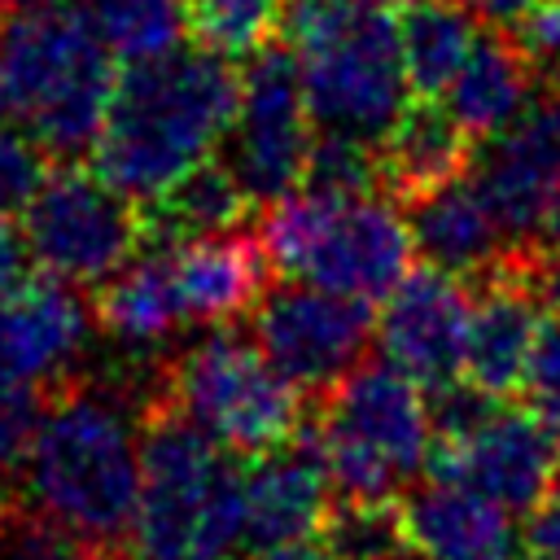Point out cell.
Returning a JSON list of instances; mask_svg holds the SVG:
<instances>
[{
  "label": "cell",
  "mask_w": 560,
  "mask_h": 560,
  "mask_svg": "<svg viewBox=\"0 0 560 560\" xmlns=\"http://www.w3.org/2000/svg\"><path fill=\"white\" fill-rule=\"evenodd\" d=\"M171 249V276L188 324H228L254 306L267 289L262 241L241 232H214L192 241H162Z\"/></svg>",
  "instance_id": "20"
},
{
  "label": "cell",
  "mask_w": 560,
  "mask_h": 560,
  "mask_svg": "<svg viewBox=\"0 0 560 560\" xmlns=\"http://www.w3.org/2000/svg\"><path fill=\"white\" fill-rule=\"evenodd\" d=\"M477 22H486V26H512L525 9H534L538 0H459Z\"/></svg>",
  "instance_id": "37"
},
{
  "label": "cell",
  "mask_w": 560,
  "mask_h": 560,
  "mask_svg": "<svg viewBox=\"0 0 560 560\" xmlns=\"http://www.w3.org/2000/svg\"><path fill=\"white\" fill-rule=\"evenodd\" d=\"M284 0H188V31L223 57H249L280 26Z\"/></svg>",
  "instance_id": "27"
},
{
  "label": "cell",
  "mask_w": 560,
  "mask_h": 560,
  "mask_svg": "<svg viewBox=\"0 0 560 560\" xmlns=\"http://www.w3.org/2000/svg\"><path fill=\"white\" fill-rule=\"evenodd\" d=\"M376 332L372 306L350 293H332L306 280L262 289L254 302V341L276 372L302 394H324L350 376Z\"/></svg>",
  "instance_id": "12"
},
{
  "label": "cell",
  "mask_w": 560,
  "mask_h": 560,
  "mask_svg": "<svg viewBox=\"0 0 560 560\" xmlns=\"http://www.w3.org/2000/svg\"><path fill=\"white\" fill-rule=\"evenodd\" d=\"M245 542V494L232 451L162 407L140 433L131 560H232Z\"/></svg>",
  "instance_id": "5"
},
{
  "label": "cell",
  "mask_w": 560,
  "mask_h": 560,
  "mask_svg": "<svg viewBox=\"0 0 560 560\" xmlns=\"http://www.w3.org/2000/svg\"><path fill=\"white\" fill-rule=\"evenodd\" d=\"M114 96V57L79 0L0 9V118L26 127L48 158L92 153Z\"/></svg>",
  "instance_id": "3"
},
{
  "label": "cell",
  "mask_w": 560,
  "mask_h": 560,
  "mask_svg": "<svg viewBox=\"0 0 560 560\" xmlns=\"http://www.w3.org/2000/svg\"><path fill=\"white\" fill-rule=\"evenodd\" d=\"M529 262H534V254H512L503 267H494L481 280V293L472 298L464 381H472L490 398L521 389L534 337L542 328V315H538L542 302L529 284Z\"/></svg>",
  "instance_id": "16"
},
{
  "label": "cell",
  "mask_w": 560,
  "mask_h": 560,
  "mask_svg": "<svg viewBox=\"0 0 560 560\" xmlns=\"http://www.w3.org/2000/svg\"><path fill=\"white\" fill-rule=\"evenodd\" d=\"M249 560H341V556L332 551V542L293 538V542H271V547H258Z\"/></svg>",
  "instance_id": "36"
},
{
  "label": "cell",
  "mask_w": 560,
  "mask_h": 560,
  "mask_svg": "<svg viewBox=\"0 0 560 560\" xmlns=\"http://www.w3.org/2000/svg\"><path fill=\"white\" fill-rule=\"evenodd\" d=\"M0 560H109L105 542L70 529L39 508L0 512Z\"/></svg>",
  "instance_id": "28"
},
{
  "label": "cell",
  "mask_w": 560,
  "mask_h": 560,
  "mask_svg": "<svg viewBox=\"0 0 560 560\" xmlns=\"http://www.w3.org/2000/svg\"><path fill=\"white\" fill-rule=\"evenodd\" d=\"M438 101L472 140H490L534 101V66L512 35H499V26L481 31L472 57Z\"/></svg>",
  "instance_id": "23"
},
{
  "label": "cell",
  "mask_w": 560,
  "mask_h": 560,
  "mask_svg": "<svg viewBox=\"0 0 560 560\" xmlns=\"http://www.w3.org/2000/svg\"><path fill=\"white\" fill-rule=\"evenodd\" d=\"M39 398L26 385H0V512L4 499L13 490V481H22L26 468V451L39 424Z\"/></svg>",
  "instance_id": "31"
},
{
  "label": "cell",
  "mask_w": 560,
  "mask_h": 560,
  "mask_svg": "<svg viewBox=\"0 0 560 560\" xmlns=\"http://www.w3.org/2000/svg\"><path fill=\"white\" fill-rule=\"evenodd\" d=\"M92 31L122 66L162 57L188 35V0H79Z\"/></svg>",
  "instance_id": "26"
},
{
  "label": "cell",
  "mask_w": 560,
  "mask_h": 560,
  "mask_svg": "<svg viewBox=\"0 0 560 560\" xmlns=\"http://www.w3.org/2000/svg\"><path fill=\"white\" fill-rule=\"evenodd\" d=\"M472 179L512 254L560 249V88L534 96L512 127L481 140Z\"/></svg>",
  "instance_id": "11"
},
{
  "label": "cell",
  "mask_w": 560,
  "mask_h": 560,
  "mask_svg": "<svg viewBox=\"0 0 560 560\" xmlns=\"http://www.w3.org/2000/svg\"><path fill=\"white\" fill-rule=\"evenodd\" d=\"M402 31V61L411 79V96L438 101L464 61L472 57L481 39V22L459 4V0H411L407 13L398 18Z\"/></svg>",
  "instance_id": "24"
},
{
  "label": "cell",
  "mask_w": 560,
  "mask_h": 560,
  "mask_svg": "<svg viewBox=\"0 0 560 560\" xmlns=\"http://www.w3.org/2000/svg\"><path fill=\"white\" fill-rule=\"evenodd\" d=\"M96 328L127 346V350H158L166 346L184 319V302L171 276V249L158 241V249H136L96 293Z\"/></svg>",
  "instance_id": "21"
},
{
  "label": "cell",
  "mask_w": 560,
  "mask_h": 560,
  "mask_svg": "<svg viewBox=\"0 0 560 560\" xmlns=\"http://www.w3.org/2000/svg\"><path fill=\"white\" fill-rule=\"evenodd\" d=\"M389 4H411V0H389Z\"/></svg>",
  "instance_id": "40"
},
{
  "label": "cell",
  "mask_w": 560,
  "mask_h": 560,
  "mask_svg": "<svg viewBox=\"0 0 560 560\" xmlns=\"http://www.w3.org/2000/svg\"><path fill=\"white\" fill-rule=\"evenodd\" d=\"M18 271H26V241L13 232L9 214H0V280H13Z\"/></svg>",
  "instance_id": "38"
},
{
  "label": "cell",
  "mask_w": 560,
  "mask_h": 560,
  "mask_svg": "<svg viewBox=\"0 0 560 560\" xmlns=\"http://www.w3.org/2000/svg\"><path fill=\"white\" fill-rule=\"evenodd\" d=\"M398 525L402 538L429 560H516L512 512L446 477L416 486L398 512Z\"/></svg>",
  "instance_id": "19"
},
{
  "label": "cell",
  "mask_w": 560,
  "mask_h": 560,
  "mask_svg": "<svg viewBox=\"0 0 560 560\" xmlns=\"http://www.w3.org/2000/svg\"><path fill=\"white\" fill-rule=\"evenodd\" d=\"M280 44L298 57L319 131L376 149L407 114L411 79L389 0H284Z\"/></svg>",
  "instance_id": "4"
},
{
  "label": "cell",
  "mask_w": 560,
  "mask_h": 560,
  "mask_svg": "<svg viewBox=\"0 0 560 560\" xmlns=\"http://www.w3.org/2000/svg\"><path fill=\"white\" fill-rule=\"evenodd\" d=\"M140 433L114 385L70 381L44 411L26 451L31 508L96 542H127L140 503Z\"/></svg>",
  "instance_id": "2"
},
{
  "label": "cell",
  "mask_w": 560,
  "mask_h": 560,
  "mask_svg": "<svg viewBox=\"0 0 560 560\" xmlns=\"http://www.w3.org/2000/svg\"><path fill=\"white\" fill-rule=\"evenodd\" d=\"M376 184H381V171H376V149L372 144L354 140V136H337V131H319L311 140L306 175H302L306 192L359 197V192H372Z\"/></svg>",
  "instance_id": "29"
},
{
  "label": "cell",
  "mask_w": 560,
  "mask_h": 560,
  "mask_svg": "<svg viewBox=\"0 0 560 560\" xmlns=\"http://www.w3.org/2000/svg\"><path fill=\"white\" fill-rule=\"evenodd\" d=\"M298 394L302 389L276 372L262 346L232 324H210V332L188 341L162 376V407L179 411L232 455H258L289 442L302 411Z\"/></svg>",
  "instance_id": "8"
},
{
  "label": "cell",
  "mask_w": 560,
  "mask_h": 560,
  "mask_svg": "<svg viewBox=\"0 0 560 560\" xmlns=\"http://www.w3.org/2000/svg\"><path fill=\"white\" fill-rule=\"evenodd\" d=\"M315 118L289 44L267 39L245 57L236 114L223 136V166L254 206H271L302 188Z\"/></svg>",
  "instance_id": "10"
},
{
  "label": "cell",
  "mask_w": 560,
  "mask_h": 560,
  "mask_svg": "<svg viewBox=\"0 0 560 560\" xmlns=\"http://www.w3.org/2000/svg\"><path fill=\"white\" fill-rule=\"evenodd\" d=\"M433 472L486 494L503 512H534L560 472V433L534 411L494 402L472 429L438 438Z\"/></svg>",
  "instance_id": "13"
},
{
  "label": "cell",
  "mask_w": 560,
  "mask_h": 560,
  "mask_svg": "<svg viewBox=\"0 0 560 560\" xmlns=\"http://www.w3.org/2000/svg\"><path fill=\"white\" fill-rule=\"evenodd\" d=\"M0 9H4V0H0Z\"/></svg>",
  "instance_id": "41"
},
{
  "label": "cell",
  "mask_w": 560,
  "mask_h": 560,
  "mask_svg": "<svg viewBox=\"0 0 560 560\" xmlns=\"http://www.w3.org/2000/svg\"><path fill=\"white\" fill-rule=\"evenodd\" d=\"M236 92L241 70L206 44H179L162 57L131 61L114 79V96L92 144V171L136 206H153L223 144Z\"/></svg>",
  "instance_id": "1"
},
{
  "label": "cell",
  "mask_w": 560,
  "mask_h": 560,
  "mask_svg": "<svg viewBox=\"0 0 560 560\" xmlns=\"http://www.w3.org/2000/svg\"><path fill=\"white\" fill-rule=\"evenodd\" d=\"M241 494H245V542L271 547V542L315 538V529L328 525L332 477L315 442H280L271 451H258L241 468Z\"/></svg>",
  "instance_id": "17"
},
{
  "label": "cell",
  "mask_w": 560,
  "mask_h": 560,
  "mask_svg": "<svg viewBox=\"0 0 560 560\" xmlns=\"http://www.w3.org/2000/svg\"><path fill=\"white\" fill-rule=\"evenodd\" d=\"M508 35L516 39V48L529 57L534 70L560 74V0H538L508 26Z\"/></svg>",
  "instance_id": "33"
},
{
  "label": "cell",
  "mask_w": 560,
  "mask_h": 560,
  "mask_svg": "<svg viewBox=\"0 0 560 560\" xmlns=\"http://www.w3.org/2000/svg\"><path fill=\"white\" fill-rule=\"evenodd\" d=\"M521 394L529 411L560 433V319H547L538 328L525 376H521Z\"/></svg>",
  "instance_id": "32"
},
{
  "label": "cell",
  "mask_w": 560,
  "mask_h": 560,
  "mask_svg": "<svg viewBox=\"0 0 560 560\" xmlns=\"http://www.w3.org/2000/svg\"><path fill=\"white\" fill-rule=\"evenodd\" d=\"M433 411L420 385L389 359L359 363L328 394L315 446L346 503L389 508L433 459Z\"/></svg>",
  "instance_id": "6"
},
{
  "label": "cell",
  "mask_w": 560,
  "mask_h": 560,
  "mask_svg": "<svg viewBox=\"0 0 560 560\" xmlns=\"http://www.w3.org/2000/svg\"><path fill=\"white\" fill-rule=\"evenodd\" d=\"M249 197L241 192L236 175L223 166V158L192 166L184 179H175L153 206H144V228L153 241H192L232 232L249 214Z\"/></svg>",
  "instance_id": "25"
},
{
  "label": "cell",
  "mask_w": 560,
  "mask_h": 560,
  "mask_svg": "<svg viewBox=\"0 0 560 560\" xmlns=\"http://www.w3.org/2000/svg\"><path fill=\"white\" fill-rule=\"evenodd\" d=\"M525 538H529V551L538 560H560V472H556L547 499L529 512V534Z\"/></svg>",
  "instance_id": "34"
},
{
  "label": "cell",
  "mask_w": 560,
  "mask_h": 560,
  "mask_svg": "<svg viewBox=\"0 0 560 560\" xmlns=\"http://www.w3.org/2000/svg\"><path fill=\"white\" fill-rule=\"evenodd\" d=\"M144 236V206L79 162L48 175L22 210L26 258L66 284H105Z\"/></svg>",
  "instance_id": "9"
},
{
  "label": "cell",
  "mask_w": 560,
  "mask_h": 560,
  "mask_svg": "<svg viewBox=\"0 0 560 560\" xmlns=\"http://www.w3.org/2000/svg\"><path fill=\"white\" fill-rule=\"evenodd\" d=\"M258 241L280 276L363 302L385 298L416 258L407 214L372 192L324 197L298 188L271 201Z\"/></svg>",
  "instance_id": "7"
},
{
  "label": "cell",
  "mask_w": 560,
  "mask_h": 560,
  "mask_svg": "<svg viewBox=\"0 0 560 560\" xmlns=\"http://www.w3.org/2000/svg\"><path fill=\"white\" fill-rule=\"evenodd\" d=\"M529 284H534L542 311H551V319H560V249L534 254V262H529Z\"/></svg>",
  "instance_id": "35"
},
{
  "label": "cell",
  "mask_w": 560,
  "mask_h": 560,
  "mask_svg": "<svg viewBox=\"0 0 560 560\" xmlns=\"http://www.w3.org/2000/svg\"><path fill=\"white\" fill-rule=\"evenodd\" d=\"M468 319H472V293L464 289V280L424 262L385 293L376 319V346L420 389H442L464 376Z\"/></svg>",
  "instance_id": "15"
},
{
  "label": "cell",
  "mask_w": 560,
  "mask_h": 560,
  "mask_svg": "<svg viewBox=\"0 0 560 560\" xmlns=\"http://www.w3.org/2000/svg\"><path fill=\"white\" fill-rule=\"evenodd\" d=\"M468 131L446 114L442 101L416 96L398 127L376 144V171L381 188L394 192V201H411L472 166Z\"/></svg>",
  "instance_id": "22"
},
{
  "label": "cell",
  "mask_w": 560,
  "mask_h": 560,
  "mask_svg": "<svg viewBox=\"0 0 560 560\" xmlns=\"http://www.w3.org/2000/svg\"><path fill=\"white\" fill-rule=\"evenodd\" d=\"M44 179H48L44 144L26 127L0 118V214H22L31 197L44 188Z\"/></svg>",
  "instance_id": "30"
},
{
  "label": "cell",
  "mask_w": 560,
  "mask_h": 560,
  "mask_svg": "<svg viewBox=\"0 0 560 560\" xmlns=\"http://www.w3.org/2000/svg\"><path fill=\"white\" fill-rule=\"evenodd\" d=\"M407 228L416 254L459 280H486L512 258V245L481 197L472 175H455L407 201Z\"/></svg>",
  "instance_id": "18"
},
{
  "label": "cell",
  "mask_w": 560,
  "mask_h": 560,
  "mask_svg": "<svg viewBox=\"0 0 560 560\" xmlns=\"http://www.w3.org/2000/svg\"><path fill=\"white\" fill-rule=\"evenodd\" d=\"M376 560H429V556H420L416 547H411V551H402V547H394V551H385V556H376Z\"/></svg>",
  "instance_id": "39"
},
{
  "label": "cell",
  "mask_w": 560,
  "mask_h": 560,
  "mask_svg": "<svg viewBox=\"0 0 560 560\" xmlns=\"http://www.w3.org/2000/svg\"><path fill=\"white\" fill-rule=\"evenodd\" d=\"M96 311L48 271H18L0 280V385H57L66 381L88 341Z\"/></svg>",
  "instance_id": "14"
}]
</instances>
